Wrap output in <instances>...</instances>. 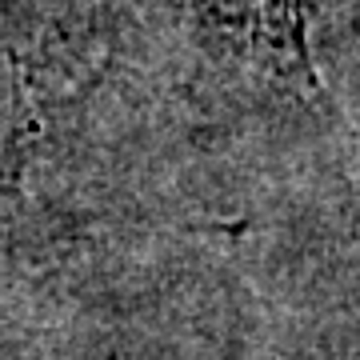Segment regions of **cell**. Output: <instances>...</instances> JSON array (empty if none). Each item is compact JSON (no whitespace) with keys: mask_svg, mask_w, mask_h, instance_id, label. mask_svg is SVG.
I'll return each mask as SVG.
<instances>
[{"mask_svg":"<svg viewBox=\"0 0 360 360\" xmlns=\"http://www.w3.org/2000/svg\"><path fill=\"white\" fill-rule=\"evenodd\" d=\"M193 37L224 68L276 92H312V28L321 0H176Z\"/></svg>","mask_w":360,"mask_h":360,"instance_id":"1","label":"cell"},{"mask_svg":"<svg viewBox=\"0 0 360 360\" xmlns=\"http://www.w3.org/2000/svg\"><path fill=\"white\" fill-rule=\"evenodd\" d=\"M13 120H16V60L4 32H0V160H4L8 141H13Z\"/></svg>","mask_w":360,"mask_h":360,"instance_id":"2","label":"cell"}]
</instances>
